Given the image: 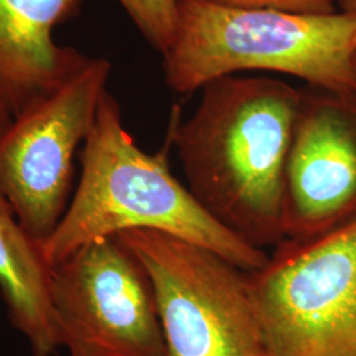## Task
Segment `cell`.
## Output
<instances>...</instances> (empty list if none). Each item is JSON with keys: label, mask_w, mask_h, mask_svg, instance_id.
Returning <instances> with one entry per match:
<instances>
[{"label": "cell", "mask_w": 356, "mask_h": 356, "mask_svg": "<svg viewBox=\"0 0 356 356\" xmlns=\"http://www.w3.org/2000/svg\"><path fill=\"white\" fill-rule=\"evenodd\" d=\"M49 280L51 267L40 243L26 232L0 193V292L8 318L26 337L33 356H51L61 346Z\"/></svg>", "instance_id": "30bf717a"}, {"label": "cell", "mask_w": 356, "mask_h": 356, "mask_svg": "<svg viewBox=\"0 0 356 356\" xmlns=\"http://www.w3.org/2000/svg\"><path fill=\"white\" fill-rule=\"evenodd\" d=\"M356 220V91L309 86L285 172L284 242H306Z\"/></svg>", "instance_id": "ba28073f"}, {"label": "cell", "mask_w": 356, "mask_h": 356, "mask_svg": "<svg viewBox=\"0 0 356 356\" xmlns=\"http://www.w3.org/2000/svg\"><path fill=\"white\" fill-rule=\"evenodd\" d=\"M81 177L60 225L40 243L51 267L94 239L131 229L172 235L223 257L244 272L264 267L269 254L219 225L173 176L168 149L147 153L123 124L106 90L95 123L81 147Z\"/></svg>", "instance_id": "7a4b0ae2"}, {"label": "cell", "mask_w": 356, "mask_h": 356, "mask_svg": "<svg viewBox=\"0 0 356 356\" xmlns=\"http://www.w3.org/2000/svg\"><path fill=\"white\" fill-rule=\"evenodd\" d=\"M111 69L108 60L89 57L0 135V193L36 242L51 235L69 207L74 157L95 123Z\"/></svg>", "instance_id": "8992f818"}, {"label": "cell", "mask_w": 356, "mask_h": 356, "mask_svg": "<svg viewBox=\"0 0 356 356\" xmlns=\"http://www.w3.org/2000/svg\"><path fill=\"white\" fill-rule=\"evenodd\" d=\"M118 236L152 279L163 356H272L247 272L163 232L131 229Z\"/></svg>", "instance_id": "277c9868"}, {"label": "cell", "mask_w": 356, "mask_h": 356, "mask_svg": "<svg viewBox=\"0 0 356 356\" xmlns=\"http://www.w3.org/2000/svg\"><path fill=\"white\" fill-rule=\"evenodd\" d=\"M53 316L70 356H163L152 279L118 235L94 239L51 267Z\"/></svg>", "instance_id": "52a82bcc"}, {"label": "cell", "mask_w": 356, "mask_h": 356, "mask_svg": "<svg viewBox=\"0 0 356 356\" xmlns=\"http://www.w3.org/2000/svg\"><path fill=\"white\" fill-rule=\"evenodd\" d=\"M272 356H356V220L247 272Z\"/></svg>", "instance_id": "5b68a950"}, {"label": "cell", "mask_w": 356, "mask_h": 356, "mask_svg": "<svg viewBox=\"0 0 356 356\" xmlns=\"http://www.w3.org/2000/svg\"><path fill=\"white\" fill-rule=\"evenodd\" d=\"M13 119V115L10 114V113L0 104V135L11 124Z\"/></svg>", "instance_id": "4fadbf2b"}, {"label": "cell", "mask_w": 356, "mask_h": 356, "mask_svg": "<svg viewBox=\"0 0 356 356\" xmlns=\"http://www.w3.org/2000/svg\"><path fill=\"white\" fill-rule=\"evenodd\" d=\"M153 48L164 54L177 29L178 0H118Z\"/></svg>", "instance_id": "8fae6325"}, {"label": "cell", "mask_w": 356, "mask_h": 356, "mask_svg": "<svg viewBox=\"0 0 356 356\" xmlns=\"http://www.w3.org/2000/svg\"><path fill=\"white\" fill-rule=\"evenodd\" d=\"M339 4L342 7L343 13H355L356 15V0H339Z\"/></svg>", "instance_id": "5bb4252c"}, {"label": "cell", "mask_w": 356, "mask_h": 356, "mask_svg": "<svg viewBox=\"0 0 356 356\" xmlns=\"http://www.w3.org/2000/svg\"><path fill=\"white\" fill-rule=\"evenodd\" d=\"M164 56L168 88L188 95L218 78L261 70L334 92L356 91V15L235 8L178 0Z\"/></svg>", "instance_id": "3957f363"}, {"label": "cell", "mask_w": 356, "mask_h": 356, "mask_svg": "<svg viewBox=\"0 0 356 356\" xmlns=\"http://www.w3.org/2000/svg\"><path fill=\"white\" fill-rule=\"evenodd\" d=\"M235 8H269L297 13H334L335 0H204Z\"/></svg>", "instance_id": "7c38bea8"}, {"label": "cell", "mask_w": 356, "mask_h": 356, "mask_svg": "<svg viewBox=\"0 0 356 356\" xmlns=\"http://www.w3.org/2000/svg\"><path fill=\"white\" fill-rule=\"evenodd\" d=\"M301 90L267 76H227L202 89L194 114L173 116L176 148L198 204L259 250L284 242V189Z\"/></svg>", "instance_id": "6da1fadb"}, {"label": "cell", "mask_w": 356, "mask_h": 356, "mask_svg": "<svg viewBox=\"0 0 356 356\" xmlns=\"http://www.w3.org/2000/svg\"><path fill=\"white\" fill-rule=\"evenodd\" d=\"M82 3L0 0V104L13 118L60 88L89 58L53 36Z\"/></svg>", "instance_id": "9c48e42d"}, {"label": "cell", "mask_w": 356, "mask_h": 356, "mask_svg": "<svg viewBox=\"0 0 356 356\" xmlns=\"http://www.w3.org/2000/svg\"><path fill=\"white\" fill-rule=\"evenodd\" d=\"M355 67H356V58H355Z\"/></svg>", "instance_id": "9a60e30c"}]
</instances>
